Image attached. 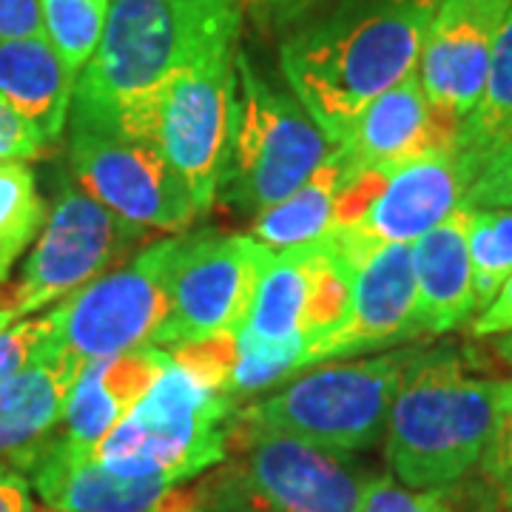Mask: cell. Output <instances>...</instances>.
<instances>
[{
	"label": "cell",
	"instance_id": "cell-18",
	"mask_svg": "<svg viewBox=\"0 0 512 512\" xmlns=\"http://www.w3.org/2000/svg\"><path fill=\"white\" fill-rule=\"evenodd\" d=\"M80 370L83 362L57 348L43 330L26 365L0 387V467H15L29 476L60 433Z\"/></svg>",
	"mask_w": 512,
	"mask_h": 512
},
{
	"label": "cell",
	"instance_id": "cell-9",
	"mask_svg": "<svg viewBox=\"0 0 512 512\" xmlns=\"http://www.w3.org/2000/svg\"><path fill=\"white\" fill-rule=\"evenodd\" d=\"M208 473L202 512H353L367 481L350 453L239 427Z\"/></svg>",
	"mask_w": 512,
	"mask_h": 512
},
{
	"label": "cell",
	"instance_id": "cell-1",
	"mask_svg": "<svg viewBox=\"0 0 512 512\" xmlns=\"http://www.w3.org/2000/svg\"><path fill=\"white\" fill-rule=\"evenodd\" d=\"M439 0H336L279 46L293 97L333 146L356 114L419 69Z\"/></svg>",
	"mask_w": 512,
	"mask_h": 512
},
{
	"label": "cell",
	"instance_id": "cell-7",
	"mask_svg": "<svg viewBox=\"0 0 512 512\" xmlns=\"http://www.w3.org/2000/svg\"><path fill=\"white\" fill-rule=\"evenodd\" d=\"M413 348L370 359L308 367L274 393L239 407L234 427L308 441L336 453H359L384 439L390 404L399 393Z\"/></svg>",
	"mask_w": 512,
	"mask_h": 512
},
{
	"label": "cell",
	"instance_id": "cell-19",
	"mask_svg": "<svg viewBox=\"0 0 512 512\" xmlns=\"http://www.w3.org/2000/svg\"><path fill=\"white\" fill-rule=\"evenodd\" d=\"M458 126L430 103L416 69L356 114L339 148L359 168H396L453 146Z\"/></svg>",
	"mask_w": 512,
	"mask_h": 512
},
{
	"label": "cell",
	"instance_id": "cell-10",
	"mask_svg": "<svg viewBox=\"0 0 512 512\" xmlns=\"http://www.w3.org/2000/svg\"><path fill=\"white\" fill-rule=\"evenodd\" d=\"M180 237L151 242L43 316L46 336L77 362L157 345L171 316V265Z\"/></svg>",
	"mask_w": 512,
	"mask_h": 512
},
{
	"label": "cell",
	"instance_id": "cell-26",
	"mask_svg": "<svg viewBox=\"0 0 512 512\" xmlns=\"http://www.w3.org/2000/svg\"><path fill=\"white\" fill-rule=\"evenodd\" d=\"M458 131L478 143H512V9L495 40L481 100Z\"/></svg>",
	"mask_w": 512,
	"mask_h": 512
},
{
	"label": "cell",
	"instance_id": "cell-16",
	"mask_svg": "<svg viewBox=\"0 0 512 512\" xmlns=\"http://www.w3.org/2000/svg\"><path fill=\"white\" fill-rule=\"evenodd\" d=\"M510 9L512 0H439L424 37L419 77L441 114L458 123L473 114Z\"/></svg>",
	"mask_w": 512,
	"mask_h": 512
},
{
	"label": "cell",
	"instance_id": "cell-6",
	"mask_svg": "<svg viewBox=\"0 0 512 512\" xmlns=\"http://www.w3.org/2000/svg\"><path fill=\"white\" fill-rule=\"evenodd\" d=\"M333 143L305 106L282 92L245 49L234 57V117L222 157L217 202L237 214L259 217L325 163Z\"/></svg>",
	"mask_w": 512,
	"mask_h": 512
},
{
	"label": "cell",
	"instance_id": "cell-24",
	"mask_svg": "<svg viewBox=\"0 0 512 512\" xmlns=\"http://www.w3.org/2000/svg\"><path fill=\"white\" fill-rule=\"evenodd\" d=\"M46 202L37 194L32 168L0 163V282H6L20 254L40 237L46 225Z\"/></svg>",
	"mask_w": 512,
	"mask_h": 512
},
{
	"label": "cell",
	"instance_id": "cell-12",
	"mask_svg": "<svg viewBox=\"0 0 512 512\" xmlns=\"http://www.w3.org/2000/svg\"><path fill=\"white\" fill-rule=\"evenodd\" d=\"M143 237L146 228L120 220L80 185L66 183L32 254L23 262L12 302L6 308L15 319H26L55 305L106 274L111 262L126 256L131 245Z\"/></svg>",
	"mask_w": 512,
	"mask_h": 512
},
{
	"label": "cell",
	"instance_id": "cell-36",
	"mask_svg": "<svg viewBox=\"0 0 512 512\" xmlns=\"http://www.w3.org/2000/svg\"><path fill=\"white\" fill-rule=\"evenodd\" d=\"M495 350L498 356L512 367V333H504V336H495Z\"/></svg>",
	"mask_w": 512,
	"mask_h": 512
},
{
	"label": "cell",
	"instance_id": "cell-32",
	"mask_svg": "<svg viewBox=\"0 0 512 512\" xmlns=\"http://www.w3.org/2000/svg\"><path fill=\"white\" fill-rule=\"evenodd\" d=\"M46 35L37 0H0V40Z\"/></svg>",
	"mask_w": 512,
	"mask_h": 512
},
{
	"label": "cell",
	"instance_id": "cell-15",
	"mask_svg": "<svg viewBox=\"0 0 512 512\" xmlns=\"http://www.w3.org/2000/svg\"><path fill=\"white\" fill-rule=\"evenodd\" d=\"M478 208L476 165L453 143L413 163L390 168L379 197L350 231L370 245H413L456 211Z\"/></svg>",
	"mask_w": 512,
	"mask_h": 512
},
{
	"label": "cell",
	"instance_id": "cell-17",
	"mask_svg": "<svg viewBox=\"0 0 512 512\" xmlns=\"http://www.w3.org/2000/svg\"><path fill=\"white\" fill-rule=\"evenodd\" d=\"M29 481L49 512H202L200 487L114 476L60 439L37 458Z\"/></svg>",
	"mask_w": 512,
	"mask_h": 512
},
{
	"label": "cell",
	"instance_id": "cell-20",
	"mask_svg": "<svg viewBox=\"0 0 512 512\" xmlns=\"http://www.w3.org/2000/svg\"><path fill=\"white\" fill-rule=\"evenodd\" d=\"M168 362L171 350L157 345L86 362L69 393L57 439L77 453H92L163 376Z\"/></svg>",
	"mask_w": 512,
	"mask_h": 512
},
{
	"label": "cell",
	"instance_id": "cell-34",
	"mask_svg": "<svg viewBox=\"0 0 512 512\" xmlns=\"http://www.w3.org/2000/svg\"><path fill=\"white\" fill-rule=\"evenodd\" d=\"M473 336H504L512 333V274L495 293L493 302L473 316Z\"/></svg>",
	"mask_w": 512,
	"mask_h": 512
},
{
	"label": "cell",
	"instance_id": "cell-22",
	"mask_svg": "<svg viewBox=\"0 0 512 512\" xmlns=\"http://www.w3.org/2000/svg\"><path fill=\"white\" fill-rule=\"evenodd\" d=\"M74 83L77 77L46 35L0 40V94L46 143H55L66 128Z\"/></svg>",
	"mask_w": 512,
	"mask_h": 512
},
{
	"label": "cell",
	"instance_id": "cell-2",
	"mask_svg": "<svg viewBox=\"0 0 512 512\" xmlns=\"http://www.w3.org/2000/svg\"><path fill=\"white\" fill-rule=\"evenodd\" d=\"M507 382L470 370L453 345L419 348L404 370L384 427L393 478L413 490H444L484 461Z\"/></svg>",
	"mask_w": 512,
	"mask_h": 512
},
{
	"label": "cell",
	"instance_id": "cell-33",
	"mask_svg": "<svg viewBox=\"0 0 512 512\" xmlns=\"http://www.w3.org/2000/svg\"><path fill=\"white\" fill-rule=\"evenodd\" d=\"M319 0H242V9L259 26H293L302 20Z\"/></svg>",
	"mask_w": 512,
	"mask_h": 512
},
{
	"label": "cell",
	"instance_id": "cell-23",
	"mask_svg": "<svg viewBox=\"0 0 512 512\" xmlns=\"http://www.w3.org/2000/svg\"><path fill=\"white\" fill-rule=\"evenodd\" d=\"M359 165L339 146H333L325 163L313 171L291 197L262 211L251 222V237L271 251L296 248L313 239H322L342 228L345 191Z\"/></svg>",
	"mask_w": 512,
	"mask_h": 512
},
{
	"label": "cell",
	"instance_id": "cell-4",
	"mask_svg": "<svg viewBox=\"0 0 512 512\" xmlns=\"http://www.w3.org/2000/svg\"><path fill=\"white\" fill-rule=\"evenodd\" d=\"M242 15V0H111L69 117H106L171 74L237 49Z\"/></svg>",
	"mask_w": 512,
	"mask_h": 512
},
{
	"label": "cell",
	"instance_id": "cell-8",
	"mask_svg": "<svg viewBox=\"0 0 512 512\" xmlns=\"http://www.w3.org/2000/svg\"><path fill=\"white\" fill-rule=\"evenodd\" d=\"M237 49L171 74L157 89L106 117L69 120L109 123L148 143L180 177L197 214L205 217L217 202L222 157L231 134Z\"/></svg>",
	"mask_w": 512,
	"mask_h": 512
},
{
	"label": "cell",
	"instance_id": "cell-3",
	"mask_svg": "<svg viewBox=\"0 0 512 512\" xmlns=\"http://www.w3.org/2000/svg\"><path fill=\"white\" fill-rule=\"evenodd\" d=\"M373 248L342 228L296 248L274 251L254 308L239 330L237 367L228 396H256L296 376L299 356L345 316L356 268Z\"/></svg>",
	"mask_w": 512,
	"mask_h": 512
},
{
	"label": "cell",
	"instance_id": "cell-14",
	"mask_svg": "<svg viewBox=\"0 0 512 512\" xmlns=\"http://www.w3.org/2000/svg\"><path fill=\"white\" fill-rule=\"evenodd\" d=\"M413 339H421V328L410 245H379L356 268L345 316L305 348L296 376L308 367L384 353Z\"/></svg>",
	"mask_w": 512,
	"mask_h": 512
},
{
	"label": "cell",
	"instance_id": "cell-29",
	"mask_svg": "<svg viewBox=\"0 0 512 512\" xmlns=\"http://www.w3.org/2000/svg\"><path fill=\"white\" fill-rule=\"evenodd\" d=\"M46 140L3 94H0V163H26L46 151Z\"/></svg>",
	"mask_w": 512,
	"mask_h": 512
},
{
	"label": "cell",
	"instance_id": "cell-31",
	"mask_svg": "<svg viewBox=\"0 0 512 512\" xmlns=\"http://www.w3.org/2000/svg\"><path fill=\"white\" fill-rule=\"evenodd\" d=\"M43 330H46V325L40 316V319H18L12 328L0 333V387L26 365V359L32 356L37 342L43 339Z\"/></svg>",
	"mask_w": 512,
	"mask_h": 512
},
{
	"label": "cell",
	"instance_id": "cell-13",
	"mask_svg": "<svg viewBox=\"0 0 512 512\" xmlns=\"http://www.w3.org/2000/svg\"><path fill=\"white\" fill-rule=\"evenodd\" d=\"M69 163L77 185L120 220L183 231L200 220L180 177L154 148L109 123L72 120Z\"/></svg>",
	"mask_w": 512,
	"mask_h": 512
},
{
	"label": "cell",
	"instance_id": "cell-11",
	"mask_svg": "<svg viewBox=\"0 0 512 512\" xmlns=\"http://www.w3.org/2000/svg\"><path fill=\"white\" fill-rule=\"evenodd\" d=\"M271 256L251 234H183L171 265V316L157 348L239 336Z\"/></svg>",
	"mask_w": 512,
	"mask_h": 512
},
{
	"label": "cell",
	"instance_id": "cell-21",
	"mask_svg": "<svg viewBox=\"0 0 512 512\" xmlns=\"http://www.w3.org/2000/svg\"><path fill=\"white\" fill-rule=\"evenodd\" d=\"M467 222L470 211H456L410 245L421 336H444L478 313Z\"/></svg>",
	"mask_w": 512,
	"mask_h": 512
},
{
	"label": "cell",
	"instance_id": "cell-5",
	"mask_svg": "<svg viewBox=\"0 0 512 512\" xmlns=\"http://www.w3.org/2000/svg\"><path fill=\"white\" fill-rule=\"evenodd\" d=\"M239 402L171 356L163 376L89 456L109 473L185 484L228 458Z\"/></svg>",
	"mask_w": 512,
	"mask_h": 512
},
{
	"label": "cell",
	"instance_id": "cell-30",
	"mask_svg": "<svg viewBox=\"0 0 512 512\" xmlns=\"http://www.w3.org/2000/svg\"><path fill=\"white\" fill-rule=\"evenodd\" d=\"M481 464L487 467L501 498L512 507V382H507L501 413H498V427H495L490 450H487Z\"/></svg>",
	"mask_w": 512,
	"mask_h": 512
},
{
	"label": "cell",
	"instance_id": "cell-27",
	"mask_svg": "<svg viewBox=\"0 0 512 512\" xmlns=\"http://www.w3.org/2000/svg\"><path fill=\"white\" fill-rule=\"evenodd\" d=\"M37 3H40L46 37L52 40V46L77 77L100 43L111 0H37Z\"/></svg>",
	"mask_w": 512,
	"mask_h": 512
},
{
	"label": "cell",
	"instance_id": "cell-25",
	"mask_svg": "<svg viewBox=\"0 0 512 512\" xmlns=\"http://www.w3.org/2000/svg\"><path fill=\"white\" fill-rule=\"evenodd\" d=\"M467 248L473 262L476 305L484 311L512 274V208L470 211Z\"/></svg>",
	"mask_w": 512,
	"mask_h": 512
},
{
	"label": "cell",
	"instance_id": "cell-37",
	"mask_svg": "<svg viewBox=\"0 0 512 512\" xmlns=\"http://www.w3.org/2000/svg\"><path fill=\"white\" fill-rule=\"evenodd\" d=\"M15 322H18V319L12 316V311H9V308H0V333H3L6 328H12Z\"/></svg>",
	"mask_w": 512,
	"mask_h": 512
},
{
	"label": "cell",
	"instance_id": "cell-35",
	"mask_svg": "<svg viewBox=\"0 0 512 512\" xmlns=\"http://www.w3.org/2000/svg\"><path fill=\"white\" fill-rule=\"evenodd\" d=\"M32 481L15 467H0V512H32Z\"/></svg>",
	"mask_w": 512,
	"mask_h": 512
},
{
	"label": "cell",
	"instance_id": "cell-28",
	"mask_svg": "<svg viewBox=\"0 0 512 512\" xmlns=\"http://www.w3.org/2000/svg\"><path fill=\"white\" fill-rule=\"evenodd\" d=\"M353 512H453L441 490H413L396 478H367Z\"/></svg>",
	"mask_w": 512,
	"mask_h": 512
}]
</instances>
